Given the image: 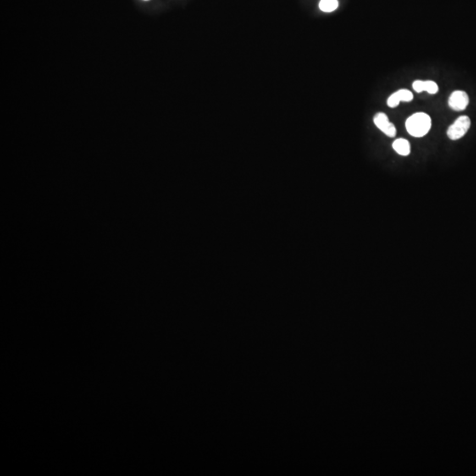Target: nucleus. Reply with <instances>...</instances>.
I'll return each instance as SVG.
<instances>
[{
  "mask_svg": "<svg viewBox=\"0 0 476 476\" xmlns=\"http://www.w3.org/2000/svg\"><path fill=\"white\" fill-rule=\"evenodd\" d=\"M471 120L467 116H461L450 125L447 130V136L450 140H457L466 135L469 130Z\"/></svg>",
  "mask_w": 476,
  "mask_h": 476,
  "instance_id": "nucleus-2",
  "label": "nucleus"
},
{
  "mask_svg": "<svg viewBox=\"0 0 476 476\" xmlns=\"http://www.w3.org/2000/svg\"><path fill=\"white\" fill-rule=\"evenodd\" d=\"M413 89L417 93L423 92L426 91L430 95H435L438 92V86L437 83L432 81V80H416L413 83Z\"/></svg>",
  "mask_w": 476,
  "mask_h": 476,
  "instance_id": "nucleus-6",
  "label": "nucleus"
},
{
  "mask_svg": "<svg viewBox=\"0 0 476 476\" xmlns=\"http://www.w3.org/2000/svg\"><path fill=\"white\" fill-rule=\"evenodd\" d=\"M144 1H148V0H144Z\"/></svg>",
  "mask_w": 476,
  "mask_h": 476,
  "instance_id": "nucleus-9",
  "label": "nucleus"
},
{
  "mask_svg": "<svg viewBox=\"0 0 476 476\" xmlns=\"http://www.w3.org/2000/svg\"><path fill=\"white\" fill-rule=\"evenodd\" d=\"M373 121H374L376 126L378 127L379 130L382 131L385 135H387L390 138H394L396 136V127L393 123H391L387 115L382 113V112L377 113L374 116Z\"/></svg>",
  "mask_w": 476,
  "mask_h": 476,
  "instance_id": "nucleus-3",
  "label": "nucleus"
},
{
  "mask_svg": "<svg viewBox=\"0 0 476 476\" xmlns=\"http://www.w3.org/2000/svg\"><path fill=\"white\" fill-rule=\"evenodd\" d=\"M339 7L338 0H320L319 9L324 13H332Z\"/></svg>",
  "mask_w": 476,
  "mask_h": 476,
  "instance_id": "nucleus-8",
  "label": "nucleus"
},
{
  "mask_svg": "<svg viewBox=\"0 0 476 476\" xmlns=\"http://www.w3.org/2000/svg\"><path fill=\"white\" fill-rule=\"evenodd\" d=\"M414 95L412 92L407 89H400L391 95L387 100V105L390 108H395L400 104V102H411Z\"/></svg>",
  "mask_w": 476,
  "mask_h": 476,
  "instance_id": "nucleus-5",
  "label": "nucleus"
},
{
  "mask_svg": "<svg viewBox=\"0 0 476 476\" xmlns=\"http://www.w3.org/2000/svg\"><path fill=\"white\" fill-rule=\"evenodd\" d=\"M406 128L411 136L416 138L425 136L431 128V118L423 112L413 114L406 119Z\"/></svg>",
  "mask_w": 476,
  "mask_h": 476,
  "instance_id": "nucleus-1",
  "label": "nucleus"
},
{
  "mask_svg": "<svg viewBox=\"0 0 476 476\" xmlns=\"http://www.w3.org/2000/svg\"><path fill=\"white\" fill-rule=\"evenodd\" d=\"M469 103V97L464 91H454L448 100L449 107L455 111H464Z\"/></svg>",
  "mask_w": 476,
  "mask_h": 476,
  "instance_id": "nucleus-4",
  "label": "nucleus"
},
{
  "mask_svg": "<svg viewBox=\"0 0 476 476\" xmlns=\"http://www.w3.org/2000/svg\"><path fill=\"white\" fill-rule=\"evenodd\" d=\"M393 147L400 156H408L411 151V146L408 140L405 139H398L393 143Z\"/></svg>",
  "mask_w": 476,
  "mask_h": 476,
  "instance_id": "nucleus-7",
  "label": "nucleus"
}]
</instances>
